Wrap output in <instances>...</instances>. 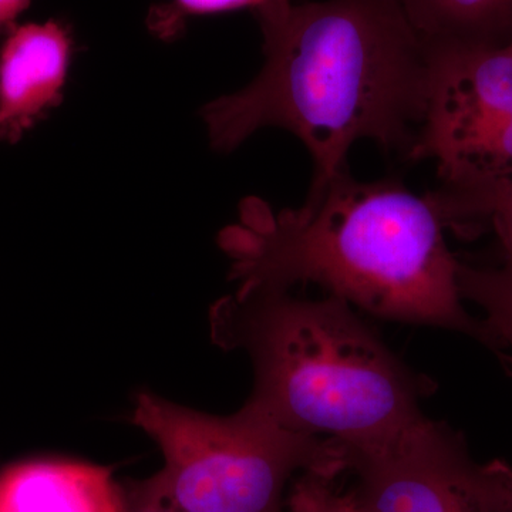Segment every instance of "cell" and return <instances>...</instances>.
<instances>
[{
	"mask_svg": "<svg viewBox=\"0 0 512 512\" xmlns=\"http://www.w3.org/2000/svg\"><path fill=\"white\" fill-rule=\"evenodd\" d=\"M461 298L480 306L484 322L505 350H512V268L458 264Z\"/></svg>",
	"mask_w": 512,
	"mask_h": 512,
	"instance_id": "cell-10",
	"label": "cell"
},
{
	"mask_svg": "<svg viewBox=\"0 0 512 512\" xmlns=\"http://www.w3.org/2000/svg\"><path fill=\"white\" fill-rule=\"evenodd\" d=\"M510 43H511V45H512V40H511V42H510Z\"/></svg>",
	"mask_w": 512,
	"mask_h": 512,
	"instance_id": "cell-17",
	"label": "cell"
},
{
	"mask_svg": "<svg viewBox=\"0 0 512 512\" xmlns=\"http://www.w3.org/2000/svg\"><path fill=\"white\" fill-rule=\"evenodd\" d=\"M427 43L512 40V0H400Z\"/></svg>",
	"mask_w": 512,
	"mask_h": 512,
	"instance_id": "cell-9",
	"label": "cell"
},
{
	"mask_svg": "<svg viewBox=\"0 0 512 512\" xmlns=\"http://www.w3.org/2000/svg\"><path fill=\"white\" fill-rule=\"evenodd\" d=\"M338 476L305 471L293 480L286 497L288 512H370L355 485L345 490Z\"/></svg>",
	"mask_w": 512,
	"mask_h": 512,
	"instance_id": "cell-11",
	"label": "cell"
},
{
	"mask_svg": "<svg viewBox=\"0 0 512 512\" xmlns=\"http://www.w3.org/2000/svg\"><path fill=\"white\" fill-rule=\"evenodd\" d=\"M446 228L436 195L359 181L345 168L298 208L245 198L218 245L235 293L318 285L377 319L461 333L511 370L500 340L464 306Z\"/></svg>",
	"mask_w": 512,
	"mask_h": 512,
	"instance_id": "cell-2",
	"label": "cell"
},
{
	"mask_svg": "<svg viewBox=\"0 0 512 512\" xmlns=\"http://www.w3.org/2000/svg\"><path fill=\"white\" fill-rule=\"evenodd\" d=\"M72 39L56 20L10 29L0 46V143H18L62 99Z\"/></svg>",
	"mask_w": 512,
	"mask_h": 512,
	"instance_id": "cell-7",
	"label": "cell"
},
{
	"mask_svg": "<svg viewBox=\"0 0 512 512\" xmlns=\"http://www.w3.org/2000/svg\"><path fill=\"white\" fill-rule=\"evenodd\" d=\"M487 224L503 254V265L512 268V184L458 208L451 215V228L468 232Z\"/></svg>",
	"mask_w": 512,
	"mask_h": 512,
	"instance_id": "cell-12",
	"label": "cell"
},
{
	"mask_svg": "<svg viewBox=\"0 0 512 512\" xmlns=\"http://www.w3.org/2000/svg\"><path fill=\"white\" fill-rule=\"evenodd\" d=\"M342 447L370 512H495L487 464L444 421L423 416L393 436Z\"/></svg>",
	"mask_w": 512,
	"mask_h": 512,
	"instance_id": "cell-6",
	"label": "cell"
},
{
	"mask_svg": "<svg viewBox=\"0 0 512 512\" xmlns=\"http://www.w3.org/2000/svg\"><path fill=\"white\" fill-rule=\"evenodd\" d=\"M210 322L214 343L251 359L247 404L284 429L359 446L426 416L421 400L433 380L407 366L343 299L234 292L215 303Z\"/></svg>",
	"mask_w": 512,
	"mask_h": 512,
	"instance_id": "cell-3",
	"label": "cell"
},
{
	"mask_svg": "<svg viewBox=\"0 0 512 512\" xmlns=\"http://www.w3.org/2000/svg\"><path fill=\"white\" fill-rule=\"evenodd\" d=\"M255 12L264 66L204 107L215 150L284 128L311 154V191L348 168L359 141L409 157L426 113L430 46L400 0H275Z\"/></svg>",
	"mask_w": 512,
	"mask_h": 512,
	"instance_id": "cell-1",
	"label": "cell"
},
{
	"mask_svg": "<svg viewBox=\"0 0 512 512\" xmlns=\"http://www.w3.org/2000/svg\"><path fill=\"white\" fill-rule=\"evenodd\" d=\"M275 0H170L151 10L148 26L160 37H171L181 29L188 16L229 12L237 9H259Z\"/></svg>",
	"mask_w": 512,
	"mask_h": 512,
	"instance_id": "cell-13",
	"label": "cell"
},
{
	"mask_svg": "<svg viewBox=\"0 0 512 512\" xmlns=\"http://www.w3.org/2000/svg\"><path fill=\"white\" fill-rule=\"evenodd\" d=\"M124 512H184L154 490L150 481H136L121 487Z\"/></svg>",
	"mask_w": 512,
	"mask_h": 512,
	"instance_id": "cell-14",
	"label": "cell"
},
{
	"mask_svg": "<svg viewBox=\"0 0 512 512\" xmlns=\"http://www.w3.org/2000/svg\"><path fill=\"white\" fill-rule=\"evenodd\" d=\"M0 512H124L110 468L72 460H29L0 473Z\"/></svg>",
	"mask_w": 512,
	"mask_h": 512,
	"instance_id": "cell-8",
	"label": "cell"
},
{
	"mask_svg": "<svg viewBox=\"0 0 512 512\" xmlns=\"http://www.w3.org/2000/svg\"><path fill=\"white\" fill-rule=\"evenodd\" d=\"M485 464L493 485L495 512H512V464L501 458Z\"/></svg>",
	"mask_w": 512,
	"mask_h": 512,
	"instance_id": "cell-15",
	"label": "cell"
},
{
	"mask_svg": "<svg viewBox=\"0 0 512 512\" xmlns=\"http://www.w3.org/2000/svg\"><path fill=\"white\" fill-rule=\"evenodd\" d=\"M29 5L30 0H0V33L15 28L16 19Z\"/></svg>",
	"mask_w": 512,
	"mask_h": 512,
	"instance_id": "cell-16",
	"label": "cell"
},
{
	"mask_svg": "<svg viewBox=\"0 0 512 512\" xmlns=\"http://www.w3.org/2000/svg\"><path fill=\"white\" fill-rule=\"evenodd\" d=\"M131 421L164 454L148 481L184 512H288L285 487L296 473H346L338 441L284 429L247 403L212 416L144 392Z\"/></svg>",
	"mask_w": 512,
	"mask_h": 512,
	"instance_id": "cell-4",
	"label": "cell"
},
{
	"mask_svg": "<svg viewBox=\"0 0 512 512\" xmlns=\"http://www.w3.org/2000/svg\"><path fill=\"white\" fill-rule=\"evenodd\" d=\"M429 46L426 113L407 158L436 164L447 215L512 184V45Z\"/></svg>",
	"mask_w": 512,
	"mask_h": 512,
	"instance_id": "cell-5",
	"label": "cell"
}]
</instances>
